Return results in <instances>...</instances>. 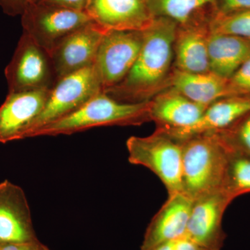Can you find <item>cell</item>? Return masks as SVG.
Segmentation results:
<instances>
[{
  "label": "cell",
  "instance_id": "obj_1",
  "mask_svg": "<svg viewBox=\"0 0 250 250\" xmlns=\"http://www.w3.org/2000/svg\"><path fill=\"white\" fill-rule=\"evenodd\" d=\"M177 27L167 18H154L143 31L142 47L129 73L121 83L104 92L121 103H141L150 101L165 89L172 70Z\"/></svg>",
  "mask_w": 250,
  "mask_h": 250
},
{
  "label": "cell",
  "instance_id": "obj_2",
  "mask_svg": "<svg viewBox=\"0 0 250 250\" xmlns=\"http://www.w3.org/2000/svg\"><path fill=\"white\" fill-rule=\"evenodd\" d=\"M182 141L183 192L192 201L225 190L231 147L220 131Z\"/></svg>",
  "mask_w": 250,
  "mask_h": 250
},
{
  "label": "cell",
  "instance_id": "obj_3",
  "mask_svg": "<svg viewBox=\"0 0 250 250\" xmlns=\"http://www.w3.org/2000/svg\"><path fill=\"white\" fill-rule=\"evenodd\" d=\"M149 110L150 101L121 103L102 91L73 113L37 130L32 138L71 135L98 126L139 125L150 121Z\"/></svg>",
  "mask_w": 250,
  "mask_h": 250
},
{
  "label": "cell",
  "instance_id": "obj_4",
  "mask_svg": "<svg viewBox=\"0 0 250 250\" xmlns=\"http://www.w3.org/2000/svg\"><path fill=\"white\" fill-rule=\"evenodd\" d=\"M130 164L147 167L159 177L168 195L183 192L182 141L157 129L146 137L126 141Z\"/></svg>",
  "mask_w": 250,
  "mask_h": 250
},
{
  "label": "cell",
  "instance_id": "obj_5",
  "mask_svg": "<svg viewBox=\"0 0 250 250\" xmlns=\"http://www.w3.org/2000/svg\"><path fill=\"white\" fill-rule=\"evenodd\" d=\"M102 91L103 85L94 65L61 79L49 90L43 110L33 123L27 139L41 128L73 113Z\"/></svg>",
  "mask_w": 250,
  "mask_h": 250
},
{
  "label": "cell",
  "instance_id": "obj_6",
  "mask_svg": "<svg viewBox=\"0 0 250 250\" xmlns=\"http://www.w3.org/2000/svg\"><path fill=\"white\" fill-rule=\"evenodd\" d=\"M5 77L9 93L49 90L57 82L48 52L23 32Z\"/></svg>",
  "mask_w": 250,
  "mask_h": 250
},
{
  "label": "cell",
  "instance_id": "obj_7",
  "mask_svg": "<svg viewBox=\"0 0 250 250\" xmlns=\"http://www.w3.org/2000/svg\"><path fill=\"white\" fill-rule=\"evenodd\" d=\"M21 17L22 32L49 54L64 38L92 22L85 12L39 3L29 6Z\"/></svg>",
  "mask_w": 250,
  "mask_h": 250
},
{
  "label": "cell",
  "instance_id": "obj_8",
  "mask_svg": "<svg viewBox=\"0 0 250 250\" xmlns=\"http://www.w3.org/2000/svg\"><path fill=\"white\" fill-rule=\"evenodd\" d=\"M143 31L108 30L99 47L95 67L104 90L121 83L139 57Z\"/></svg>",
  "mask_w": 250,
  "mask_h": 250
},
{
  "label": "cell",
  "instance_id": "obj_9",
  "mask_svg": "<svg viewBox=\"0 0 250 250\" xmlns=\"http://www.w3.org/2000/svg\"><path fill=\"white\" fill-rule=\"evenodd\" d=\"M233 200L222 190L193 201L185 236L204 250H221L226 238L223 216Z\"/></svg>",
  "mask_w": 250,
  "mask_h": 250
},
{
  "label": "cell",
  "instance_id": "obj_10",
  "mask_svg": "<svg viewBox=\"0 0 250 250\" xmlns=\"http://www.w3.org/2000/svg\"><path fill=\"white\" fill-rule=\"evenodd\" d=\"M107 31L92 21L67 35L54 47L49 56L57 82L94 65L99 47Z\"/></svg>",
  "mask_w": 250,
  "mask_h": 250
},
{
  "label": "cell",
  "instance_id": "obj_11",
  "mask_svg": "<svg viewBox=\"0 0 250 250\" xmlns=\"http://www.w3.org/2000/svg\"><path fill=\"white\" fill-rule=\"evenodd\" d=\"M49 90L8 93L0 106V143L27 139L33 123L43 110Z\"/></svg>",
  "mask_w": 250,
  "mask_h": 250
},
{
  "label": "cell",
  "instance_id": "obj_12",
  "mask_svg": "<svg viewBox=\"0 0 250 250\" xmlns=\"http://www.w3.org/2000/svg\"><path fill=\"white\" fill-rule=\"evenodd\" d=\"M85 13L106 30L143 31L154 20L147 0H88Z\"/></svg>",
  "mask_w": 250,
  "mask_h": 250
},
{
  "label": "cell",
  "instance_id": "obj_13",
  "mask_svg": "<svg viewBox=\"0 0 250 250\" xmlns=\"http://www.w3.org/2000/svg\"><path fill=\"white\" fill-rule=\"evenodd\" d=\"M38 239L30 208L22 188L8 180L0 183V243Z\"/></svg>",
  "mask_w": 250,
  "mask_h": 250
},
{
  "label": "cell",
  "instance_id": "obj_14",
  "mask_svg": "<svg viewBox=\"0 0 250 250\" xmlns=\"http://www.w3.org/2000/svg\"><path fill=\"white\" fill-rule=\"evenodd\" d=\"M193 201L184 193L168 195L145 233L141 250L152 249L185 236Z\"/></svg>",
  "mask_w": 250,
  "mask_h": 250
},
{
  "label": "cell",
  "instance_id": "obj_15",
  "mask_svg": "<svg viewBox=\"0 0 250 250\" xmlns=\"http://www.w3.org/2000/svg\"><path fill=\"white\" fill-rule=\"evenodd\" d=\"M210 20L177 27L174 42V68L190 73L210 72L208 39Z\"/></svg>",
  "mask_w": 250,
  "mask_h": 250
},
{
  "label": "cell",
  "instance_id": "obj_16",
  "mask_svg": "<svg viewBox=\"0 0 250 250\" xmlns=\"http://www.w3.org/2000/svg\"><path fill=\"white\" fill-rule=\"evenodd\" d=\"M250 113V95L227 97L207 106L201 118L191 126L182 129H161L174 139L183 141L196 135L227 129Z\"/></svg>",
  "mask_w": 250,
  "mask_h": 250
},
{
  "label": "cell",
  "instance_id": "obj_17",
  "mask_svg": "<svg viewBox=\"0 0 250 250\" xmlns=\"http://www.w3.org/2000/svg\"><path fill=\"white\" fill-rule=\"evenodd\" d=\"M207 108L168 88L150 100L149 117L160 129H182L195 124Z\"/></svg>",
  "mask_w": 250,
  "mask_h": 250
},
{
  "label": "cell",
  "instance_id": "obj_18",
  "mask_svg": "<svg viewBox=\"0 0 250 250\" xmlns=\"http://www.w3.org/2000/svg\"><path fill=\"white\" fill-rule=\"evenodd\" d=\"M228 80L211 72L190 73L173 68L166 88H172L194 103L207 107L217 100L227 98Z\"/></svg>",
  "mask_w": 250,
  "mask_h": 250
},
{
  "label": "cell",
  "instance_id": "obj_19",
  "mask_svg": "<svg viewBox=\"0 0 250 250\" xmlns=\"http://www.w3.org/2000/svg\"><path fill=\"white\" fill-rule=\"evenodd\" d=\"M208 54L210 72L228 80L250 58V40L210 32Z\"/></svg>",
  "mask_w": 250,
  "mask_h": 250
},
{
  "label": "cell",
  "instance_id": "obj_20",
  "mask_svg": "<svg viewBox=\"0 0 250 250\" xmlns=\"http://www.w3.org/2000/svg\"><path fill=\"white\" fill-rule=\"evenodd\" d=\"M147 3L154 18H167L178 26L211 20L218 11V0H147Z\"/></svg>",
  "mask_w": 250,
  "mask_h": 250
},
{
  "label": "cell",
  "instance_id": "obj_21",
  "mask_svg": "<svg viewBox=\"0 0 250 250\" xmlns=\"http://www.w3.org/2000/svg\"><path fill=\"white\" fill-rule=\"evenodd\" d=\"M225 190L234 199L250 192V156L231 149Z\"/></svg>",
  "mask_w": 250,
  "mask_h": 250
},
{
  "label": "cell",
  "instance_id": "obj_22",
  "mask_svg": "<svg viewBox=\"0 0 250 250\" xmlns=\"http://www.w3.org/2000/svg\"><path fill=\"white\" fill-rule=\"evenodd\" d=\"M210 32L229 34L250 40V9L230 14L217 13L210 22Z\"/></svg>",
  "mask_w": 250,
  "mask_h": 250
},
{
  "label": "cell",
  "instance_id": "obj_23",
  "mask_svg": "<svg viewBox=\"0 0 250 250\" xmlns=\"http://www.w3.org/2000/svg\"><path fill=\"white\" fill-rule=\"evenodd\" d=\"M220 131L233 150L250 156V113Z\"/></svg>",
  "mask_w": 250,
  "mask_h": 250
},
{
  "label": "cell",
  "instance_id": "obj_24",
  "mask_svg": "<svg viewBox=\"0 0 250 250\" xmlns=\"http://www.w3.org/2000/svg\"><path fill=\"white\" fill-rule=\"evenodd\" d=\"M250 95V58L228 79L227 97Z\"/></svg>",
  "mask_w": 250,
  "mask_h": 250
},
{
  "label": "cell",
  "instance_id": "obj_25",
  "mask_svg": "<svg viewBox=\"0 0 250 250\" xmlns=\"http://www.w3.org/2000/svg\"><path fill=\"white\" fill-rule=\"evenodd\" d=\"M34 0H0L3 12L11 17L21 16L25 10L34 4Z\"/></svg>",
  "mask_w": 250,
  "mask_h": 250
},
{
  "label": "cell",
  "instance_id": "obj_26",
  "mask_svg": "<svg viewBox=\"0 0 250 250\" xmlns=\"http://www.w3.org/2000/svg\"><path fill=\"white\" fill-rule=\"evenodd\" d=\"M88 0H34V3L85 12Z\"/></svg>",
  "mask_w": 250,
  "mask_h": 250
},
{
  "label": "cell",
  "instance_id": "obj_27",
  "mask_svg": "<svg viewBox=\"0 0 250 250\" xmlns=\"http://www.w3.org/2000/svg\"><path fill=\"white\" fill-rule=\"evenodd\" d=\"M248 9H250V0H218V14H230Z\"/></svg>",
  "mask_w": 250,
  "mask_h": 250
},
{
  "label": "cell",
  "instance_id": "obj_28",
  "mask_svg": "<svg viewBox=\"0 0 250 250\" xmlns=\"http://www.w3.org/2000/svg\"><path fill=\"white\" fill-rule=\"evenodd\" d=\"M0 250H50L39 239L22 243H0Z\"/></svg>",
  "mask_w": 250,
  "mask_h": 250
},
{
  "label": "cell",
  "instance_id": "obj_29",
  "mask_svg": "<svg viewBox=\"0 0 250 250\" xmlns=\"http://www.w3.org/2000/svg\"><path fill=\"white\" fill-rule=\"evenodd\" d=\"M173 250H204L185 236L174 242Z\"/></svg>",
  "mask_w": 250,
  "mask_h": 250
},
{
  "label": "cell",
  "instance_id": "obj_30",
  "mask_svg": "<svg viewBox=\"0 0 250 250\" xmlns=\"http://www.w3.org/2000/svg\"><path fill=\"white\" fill-rule=\"evenodd\" d=\"M174 242H168V243H163L148 250H173Z\"/></svg>",
  "mask_w": 250,
  "mask_h": 250
}]
</instances>
